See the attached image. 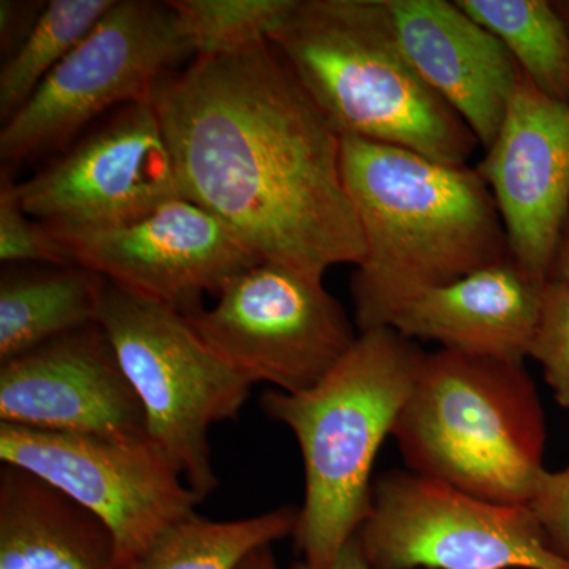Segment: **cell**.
<instances>
[{"mask_svg": "<svg viewBox=\"0 0 569 569\" xmlns=\"http://www.w3.org/2000/svg\"><path fill=\"white\" fill-rule=\"evenodd\" d=\"M179 192L233 228L263 263L321 279L361 263L342 137L271 41L201 56L152 96Z\"/></svg>", "mask_w": 569, "mask_h": 569, "instance_id": "1", "label": "cell"}, {"mask_svg": "<svg viewBox=\"0 0 569 569\" xmlns=\"http://www.w3.org/2000/svg\"><path fill=\"white\" fill-rule=\"evenodd\" d=\"M355 539L370 569H569L529 505L493 503L410 470L376 478Z\"/></svg>", "mask_w": 569, "mask_h": 569, "instance_id": "8", "label": "cell"}, {"mask_svg": "<svg viewBox=\"0 0 569 569\" xmlns=\"http://www.w3.org/2000/svg\"><path fill=\"white\" fill-rule=\"evenodd\" d=\"M556 10L559 11L561 20L565 21L569 31V0H557V2H552Z\"/></svg>", "mask_w": 569, "mask_h": 569, "instance_id": "30", "label": "cell"}, {"mask_svg": "<svg viewBox=\"0 0 569 569\" xmlns=\"http://www.w3.org/2000/svg\"><path fill=\"white\" fill-rule=\"evenodd\" d=\"M99 323L140 399L148 437L204 500L219 486L209 432L238 418L252 381L213 353L181 312L110 280Z\"/></svg>", "mask_w": 569, "mask_h": 569, "instance_id": "6", "label": "cell"}, {"mask_svg": "<svg viewBox=\"0 0 569 569\" xmlns=\"http://www.w3.org/2000/svg\"><path fill=\"white\" fill-rule=\"evenodd\" d=\"M0 569H118L110 527L31 471L0 467Z\"/></svg>", "mask_w": 569, "mask_h": 569, "instance_id": "17", "label": "cell"}, {"mask_svg": "<svg viewBox=\"0 0 569 569\" xmlns=\"http://www.w3.org/2000/svg\"><path fill=\"white\" fill-rule=\"evenodd\" d=\"M239 569H280V567L274 552H272V546H269V548L258 549L250 553Z\"/></svg>", "mask_w": 569, "mask_h": 569, "instance_id": "29", "label": "cell"}, {"mask_svg": "<svg viewBox=\"0 0 569 569\" xmlns=\"http://www.w3.org/2000/svg\"><path fill=\"white\" fill-rule=\"evenodd\" d=\"M194 58L230 54L268 41L296 0H171Z\"/></svg>", "mask_w": 569, "mask_h": 569, "instance_id": "22", "label": "cell"}, {"mask_svg": "<svg viewBox=\"0 0 569 569\" xmlns=\"http://www.w3.org/2000/svg\"><path fill=\"white\" fill-rule=\"evenodd\" d=\"M293 569H306L301 563H296ZM329 569H370L369 563L362 556L361 549H359L356 539H351L350 542L343 548L340 556L337 557L335 565Z\"/></svg>", "mask_w": 569, "mask_h": 569, "instance_id": "28", "label": "cell"}, {"mask_svg": "<svg viewBox=\"0 0 569 569\" xmlns=\"http://www.w3.org/2000/svg\"><path fill=\"white\" fill-rule=\"evenodd\" d=\"M0 260L9 264H73L62 242L22 209L11 181L0 186Z\"/></svg>", "mask_w": 569, "mask_h": 569, "instance_id": "24", "label": "cell"}, {"mask_svg": "<svg viewBox=\"0 0 569 569\" xmlns=\"http://www.w3.org/2000/svg\"><path fill=\"white\" fill-rule=\"evenodd\" d=\"M340 164L365 239L350 282L359 331L388 328L427 291L509 260L477 168L355 137H342Z\"/></svg>", "mask_w": 569, "mask_h": 569, "instance_id": "2", "label": "cell"}, {"mask_svg": "<svg viewBox=\"0 0 569 569\" xmlns=\"http://www.w3.org/2000/svg\"><path fill=\"white\" fill-rule=\"evenodd\" d=\"M269 41L340 137L451 164L481 148L408 61L387 0H296Z\"/></svg>", "mask_w": 569, "mask_h": 569, "instance_id": "4", "label": "cell"}, {"mask_svg": "<svg viewBox=\"0 0 569 569\" xmlns=\"http://www.w3.org/2000/svg\"><path fill=\"white\" fill-rule=\"evenodd\" d=\"M52 234L73 264L186 317L203 309L206 295L219 296L263 263L233 228L182 197L111 230Z\"/></svg>", "mask_w": 569, "mask_h": 569, "instance_id": "12", "label": "cell"}, {"mask_svg": "<svg viewBox=\"0 0 569 569\" xmlns=\"http://www.w3.org/2000/svg\"><path fill=\"white\" fill-rule=\"evenodd\" d=\"M192 41L170 2L116 0L102 20L3 122L0 159L20 163L73 144L104 112L152 100Z\"/></svg>", "mask_w": 569, "mask_h": 569, "instance_id": "7", "label": "cell"}, {"mask_svg": "<svg viewBox=\"0 0 569 569\" xmlns=\"http://www.w3.org/2000/svg\"><path fill=\"white\" fill-rule=\"evenodd\" d=\"M545 283L509 258L419 296L389 328L415 342L426 340L443 350L523 365Z\"/></svg>", "mask_w": 569, "mask_h": 569, "instance_id": "16", "label": "cell"}, {"mask_svg": "<svg viewBox=\"0 0 569 569\" xmlns=\"http://www.w3.org/2000/svg\"><path fill=\"white\" fill-rule=\"evenodd\" d=\"M186 318L227 365L288 395L320 383L358 340L323 280L272 263L236 276L211 309Z\"/></svg>", "mask_w": 569, "mask_h": 569, "instance_id": "9", "label": "cell"}, {"mask_svg": "<svg viewBox=\"0 0 569 569\" xmlns=\"http://www.w3.org/2000/svg\"><path fill=\"white\" fill-rule=\"evenodd\" d=\"M44 7H47L44 2H18V0L0 2V48L3 56L10 58L20 48L39 21Z\"/></svg>", "mask_w": 569, "mask_h": 569, "instance_id": "26", "label": "cell"}, {"mask_svg": "<svg viewBox=\"0 0 569 569\" xmlns=\"http://www.w3.org/2000/svg\"><path fill=\"white\" fill-rule=\"evenodd\" d=\"M387 6L408 61L489 149L522 80L511 52L456 2L387 0Z\"/></svg>", "mask_w": 569, "mask_h": 569, "instance_id": "15", "label": "cell"}, {"mask_svg": "<svg viewBox=\"0 0 569 569\" xmlns=\"http://www.w3.org/2000/svg\"><path fill=\"white\" fill-rule=\"evenodd\" d=\"M477 170L496 200L509 258L548 280L569 219V103L550 99L522 74Z\"/></svg>", "mask_w": 569, "mask_h": 569, "instance_id": "14", "label": "cell"}, {"mask_svg": "<svg viewBox=\"0 0 569 569\" xmlns=\"http://www.w3.org/2000/svg\"><path fill=\"white\" fill-rule=\"evenodd\" d=\"M107 284L82 266L3 269L0 277V362L99 323Z\"/></svg>", "mask_w": 569, "mask_h": 569, "instance_id": "18", "label": "cell"}, {"mask_svg": "<svg viewBox=\"0 0 569 569\" xmlns=\"http://www.w3.org/2000/svg\"><path fill=\"white\" fill-rule=\"evenodd\" d=\"M14 187L26 213L59 234L111 230L181 198L152 100L119 108Z\"/></svg>", "mask_w": 569, "mask_h": 569, "instance_id": "11", "label": "cell"}, {"mask_svg": "<svg viewBox=\"0 0 569 569\" xmlns=\"http://www.w3.org/2000/svg\"><path fill=\"white\" fill-rule=\"evenodd\" d=\"M549 279L569 283V219L565 224L563 233H561L556 258H553L552 268H550Z\"/></svg>", "mask_w": 569, "mask_h": 569, "instance_id": "27", "label": "cell"}, {"mask_svg": "<svg viewBox=\"0 0 569 569\" xmlns=\"http://www.w3.org/2000/svg\"><path fill=\"white\" fill-rule=\"evenodd\" d=\"M392 438L407 470L493 503L530 507L548 475L545 408L515 362L426 353Z\"/></svg>", "mask_w": 569, "mask_h": 569, "instance_id": "5", "label": "cell"}, {"mask_svg": "<svg viewBox=\"0 0 569 569\" xmlns=\"http://www.w3.org/2000/svg\"><path fill=\"white\" fill-rule=\"evenodd\" d=\"M296 522L293 507L234 520L208 519L194 511L118 569H239L254 550L293 537Z\"/></svg>", "mask_w": 569, "mask_h": 569, "instance_id": "19", "label": "cell"}, {"mask_svg": "<svg viewBox=\"0 0 569 569\" xmlns=\"http://www.w3.org/2000/svg\"><path fill=\"white\" fill-rule=\"evenodd\" d=\"M116 0H51L0 71V116L9 121L44 78L96 28Z\"/></svg>", "mask_w": 569, "mask_h": 569, "instance_id": "21", "label": "cell"}, {"mask_svg": "<svg viewBox=\"0 0 569 569\" xmlns=\"http://www.w3.org/2000/svg\"><path fill=\"white\" fill-rule=\"evenodd\" d=\"M529 356L545 370L557 402L569 410V283L546 280Z\"/></svg>", "mask_w": 569, "mask_h": 569, "instance_id": "23", "label": "cell"}, {"mask_svg": "<svg viewBox=\"0 0 569 569\" xmlns=\"http://www.w3.org/2000/svg\"><path fill=\"white\" fill-rule=\"evenodd\" d=\"M425 355L395 328L370 329L316 387L261 397L264 413L287 426L301 449L306 492L293 539L306 569L331 568L355 538L378 452L395 432Z\"/></svg>", "mask_w": 569, "mask_h": 569, "instance_id": "3", "label": "cell"}, {"mask_svg": "<svg viewBox=\"0 0 569 569\" xmlns=\"http://www.w3.org/2000/svg\"><path fill=\"white\" fill-rule=\"evenodd\" d=\"M550 548L569 560V466L546 475L530 503Z\"/></svg>", "mask_w": 569, "mask_h": 569, "instance_id": "25", "label": "cell"}, {"mask_svg": "<svg viewBox=\"0 0 569 569\" xmlns=\"http://www.w3.org/2000/svg\"><path fill=\"white\" fill-rule=\"evenodd\" d=\"M0 459L99 516L114 535L118 568L203 501L149 437L114 440L0 425Z\"/></svg>", "mask_w": 569, "mask_h": 569, "instance_id": "10", "label": "cell"}, {"mask_svg": "<svg viewBox=\"0 0 569 569\" xmlns=\"http://www.w3.org/2000/svg\"><path fill=\"white\" fill-rule=\"evenodd\" d=\"M511 52L520 70L550 99L569 103V31L546 0H455Z\"/></svg>", "mask_w": 569, "mask_h": 569, "instance_id": "20", "label": "cell"}, {"mask_svg": "<svg viewBox=\"0 0 569 569\" xmlns=\"http://www.w3.org/2000/svg\"><path fill=\"white\" fill-rule=\"evenodd\" d=\"M0 425L137 440L144 411L100 323L0 362Z\"/></svg>", "mask_w": 569, "mask_h": 569, "instance_id": "13", "label": "cell"}]
</instances>
